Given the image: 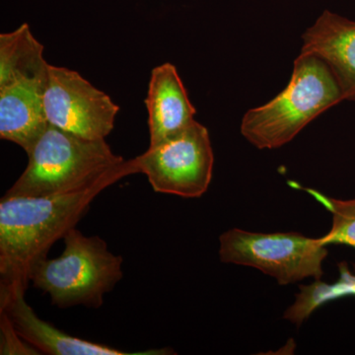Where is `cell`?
<instances>
[{"label":"cell","mask_w":355,"mask_h":355,"mask_svg":"<svg viewBox=\"0 0 355 355\" xmlns=\"http://www.w3.org/2000/svg\"><path fill=\"white\" fill-rule=\"evenodd\" d=\"M102 182L86 190L49 197H6L0 200V292L27 291L31 273L48 258L55 242L87 214L103 191Z\"/></svg>","instance_id":"obj_1"},{"label":"cell","mask_w":355,"mask_h":355,"mask_svg":"<svg viewBox=\"0 0 355 355\" xmlns=\"http://www.w3.org/2000/svg\"><path fill=\"white\" fill-rule=\"evenodd\" d=\"M340 279L335 284H327L321 279L313 284L311 295L318 306L343 296L355 295V275L350 273L345 263H340Z\"/></svg>","instance_id":"obj_13"},{"label":"cell","mask_w":355,"mask_h":355,"mask_svg":"<svg viewBox=\"0 0 355 355\" xmlns=\"http://www.w3.org/2000/svg\"><path fill=\"white\" fill-rule=\"evenodd\" d=\"M328 209L333 217L331 230L320 241L324 246L345 244L355 249V198L338 200L326 197L314 190H307Z\"/></svg>","instance_id":"obj_12"},{"label":"cell","mask_w":355,"mask_h":355,"mask_svg":"<svg viewBox=\"0 0 355 355\" xmlns=\"http://www.w3.org/2000/svg\"><path fill=\"white\" fill-rule=\"evenodd\" d=\"M302 39L301 53L322 58L335 76L343 100L355 102V21L324 10Z\"/></svg>","instance_id":"obj_10"},{"label":"cell","mask_w":355,"mask_h":355,"mask_svg":"<svg viewBox=\"0 0 355 355\" xmlns=\"http://www.w3.org/2000/svg\"><path fill=\"white\" fill-rule=\"evenodd\" d=\"M135 161L156 193L200 198L209 190L214 172L209 130L196 121L176 137L149 146Z\"/></svg>","instance_id":"obj_6"},{"label":"cell","mask_w":355,"mask_h":355,"mask_svg":"<svg viewBox=\"0 0 355 355\" xmlns=\"http://www.w3.org/2000/svg\"><path fill=\"white\" fill-rule=\"evenodd\" d=\"M64 253L44 259L33 268L34 287L49 294L58 308L101 307L105 294L123 279L121 256L110 252L99 236H85L76 227L64 237Z\"/></svg>","instance_id":"obj_4"},{"label":"cell","mask_w":355,"mask_h":355,"mask_svg":"<svg viewBox=\"0 0 355 355\" xmlns=\"http://www.w3.org/2000/svg\"><path fill=\"white\" fill-rule=\"evenodd\" d=\"M49 76L0 79V137L27 153L48 128L44 95Z\"/></svg>","instance_id":"obj_8"},{"label":"cell","mask_w":355,"mask_h":355,"mask_svg":"<svg viewBox=\"0 0 355 355\" xmlns=\"http://www.w3.org/2000/svg\"><path fill=\"white\" fill-rule=\"evenodd\" d=\"M49 125L87 139H106L120 107L76 70L50 64L44 95Z\"/></svg>","instance_id":"obj_7"},{"label":"cell","mask_w":355,"mask_h":355,"mask_svg":"<svg viewBox=\"0 0 355 355\" xmlns=\"http://www.w3.org/2000/svg\"><path fill=\"white\" fill-rule=\"evenodd\" d=\"M28 164L6 197H49L86 190L102 182L137 174L106 139H87L49 125L27 153Z\"/></svg>","instance_id":"obj_2"},{"label":"cell","mask_w":355,"mask_h":355,"mask_svg":"<svg viewBox=\"0 0 355 355\" xmlns=\"http://www.w3.org/2000/svg\"><path fill=\"white\" fill-rule=\"evenodd\" d=\"M0 354H41L25 342L11 324L6 313L0 312Z\"/></svg>","instance_id":"obj_14"},{"label":"cell","mask_w":355,"mask_h":355,"mask_svg":"<svg viewBox=\"0 0 355 355\" xmlns=\"http://www.w3.org/2000/svg\"><path fill=\"white\" fill-rule=\"evenodd\" d=\"M328 254L320 238L297 232L260 233L233 228L219 237L222 263L257 268L280 286L321 279Z\"/></svg>","instance_id":"obj_5"},{"label":"cell","mask_w":355,"mask_h":355,"mask_svg":"<svg viewBox=\"0 0 355 355\" xmlns=\"http://www.w3.org/2000/svg\"><path fill=\"white\" fill-rule=\"evenodd\" d=\"M150 146L172 139L195 123L197 110L189 99L179 72L172 64L151 71L146 99Z\"/></svg>","instance_id":"obj_11"},{"label":"cell","mask_w":355,"mask_h":355,"mask_svg":"<svg viewBox=\"0 0 355 355\" xmlns=\"http://www.w3.org/2000/svg\"><path fill=\"white\" fill-rule=\"evenodd\" d=\"M343 100L328 64L317 55L300 53L286 87L270 102L244 114L242 135L258 149L279 148Z\"/></svg>","instance_id":"obj_3"},{"label":"cell","mask_w":355,"mask_h":355,"mask_svg":"<svg viewBox=\"0 0 355 355\" xmlns=\"http://www.w3.org/2000/svg\"><path fill=\"white\" fill-rule=\"evenodd\" d=\"M24 292H0V312L6 313L18 335L40 354L50 355H161L166 349L125 352L67 335L37 316L25 299Z\"/></svg>","instance_id":"obj_9"}]
</instances>
